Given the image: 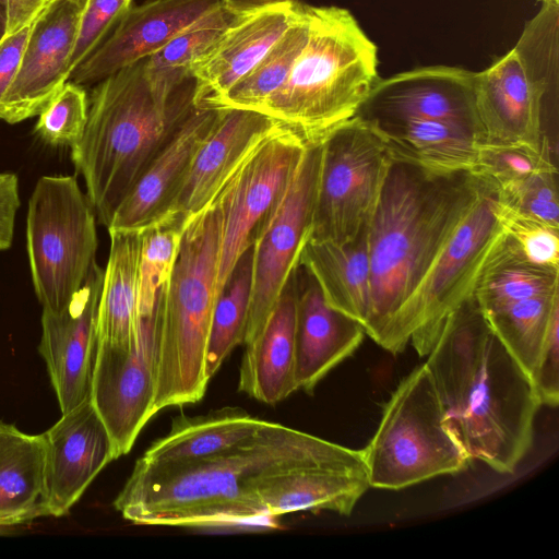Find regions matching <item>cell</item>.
<instances>
[{
    "mask_svg": "<svg viewBox=\"0 0 559 559\" xmlns=\"http://www.w3.org/2000/svg\"><path fill=\"white\" fill-rule=\"evenodd\" d=\"M219 110L197 107L115 211L109 230H141L171 207Z\"/></svg>",
    "mask_w": 559,
    "mask_h": 559,
    "instance_id": "7402d4cb",
    "label": "cell"
},
{
    "mask_svg": "<svg viewBox=\"0 0 559 559\" xmlns=\"http://www.w3.org/2000/svg\"><path fill=\"white\" fill-rule=\"evenodd\" d=\"M559 311V292L510 304L485 316L491 330L531 377L549 324Z\"/></svg>",
    "mask_w": 559,
    "mask_h": 559,
    "instance_id": "d590c367",
    "label": "cell"
},
{
    "mask_svg": "<svg viewBox=\"0 0 559 559\" xmlns=\"http://www.w3.org/2000/svg\"><path fill=\"white\" fill-rule=\"evenodd\" d=\"M218 110L169 210L187 218L211 203L249 154L281 126L258 110Z\"/></svg>",
    "mask_w": 559,
    "mask_h": 559,
    "instance_id": "ffe728a7",
    "label": "cell"
},
{
    "mask_svg": "<svg viewBox=\"0 0 559 559\" xmlns=\"http://www.w3.org/2000/svg\"><path fill=\"white\" fill-rule=\"evenodd\" d=\"M307 146L280 126L242 162L215 197L222 215L217 298L254 233L293 178Z\"/></svg>",
    "mask_w": 559,
    "mask_h": 559,
    "instance_id": "4fadbf2b",
    "label": "cell"
},
{
    "mask_svg": "<svg viewBox=\"0 0 559 559\" xmlns=\"http://www.w3.org/2000/svg\"><path fill=\"white\" fill-rule=\"evenodd\" d=\"M43 435L44 515H66L87 487L116 460L109 433L91 400L68 413Z\"/></svg>",
    "mask_w": 559,
    "mask_h": 559,
    "instance_id": "ac0fdd59",
    "label": "cell"
},
{
    "mask_svg": "<svg viewBox=\"0 0 559 559\" xmlns=\"http://www.w3.org/2000/svg\"><path fill=\"white\" fill-rule=\"evenodd\" d=\"M538 1H542V2H543L544 0H538Z\"/></svg>",
    "mask_w": 559,
    "mask_h": 559,
    "instance_id": "816d5d0a",
    "label": "cell"
},
{
    "mask_svg": "<svg viewBox=\"0 0 559 559\" xmlns=\"http://www.w3.org/2000/svg\"><path fill=\"white\" fill-rule=\"evenodd\" d=\"M27 253L43 310L62 311L95 260V212L73 176L40 177L28 202Z\"/></svg>",
    "mask_w": 559,
    "mask_h": 559,
    "instance_id": "9c48e42d",
    "label": "cell"
},
{
    "mask_svg": "<svg viewBox=\"0 0 559 559\" xmlns=\"http://www.w3.org/2000/svg\"><path fill=\"white\" fill-rule=\"evenodd\" d=\"M223 0H152L130 7L111 35L71 74V82L97 84L117 71L146 59L180 31Z\"/></svg>",
    "mask_w": 559,
    "mask_h": 559,
    "instance_id": "d6986e66",
    "label": "cell"
},
{
    "mask_svg": "<svg viewBox=\"0 0 559 559\" xmlns=\"http://www.w3.org/2000/svg\"><path fill=\"white\" fill-rule=\"evenodd\" d=\"M488 146L527 145L557 159L559 2L543 1L513 49L475 72Z\"/></svg>",
    "mask_w": 559,
    "mask_h": 559,
    "instance_id": "8992f818",
    "label": "cell"
},
{
    "mask_svg": "<svg viewBox=\"0 0 559 559\" xmlns=\"http://www.w3.org/2000/svg\"><path fill=\"white\" fill-rule=\"evenodd\" d=\"M540 405L531 377L492 331L478 377L447 420L471 460L512 474L532 445Z\"/></svg>",
    "mask_w": 559,
    "mask_h": 559,
    "instance_id": "30bf717a",
    "label": "cell"
},
{
    "mask_svg": "<svg viewBox=\"0 0 559 559\" xmlns=\"http://www.w3.org/2000/svg\"><path fill=\"white\" fill-rule=\"evenodd\" d=\"M559 292V266L533 263L506 231L476 282L474 296L488 316L526 298Z\"/></svg>",
    "mask_w": 559,
    "mask_h": 559,
    "instance_id": "1f68e13d",
    "label": "cell"
},
{
    "mask_svg": "<svg viewBox=\"0 0 559 559\" xmlns=\"http://www.w3.org/2000/svg\"><path fill=\"white\" fill-rule=\"evenodd\" d=\"M242 15L224 3L206 12L146 59L150 76L154 81L169 85H177L192 78L195 64L213 49Z\"/></svg>",
    "mask_w": 559,
    "mask_h": 559,
    "instance_id": "836d02e7",
    "label": "cell"
},
{
    "mask_svg": "<svg viewBox=\"0 0 559 559\" xmlns=\"http://www.w3.org/2000/svg\"><path fill=\"white\" fill-rule=\"evenodd\" d=\"M131 1L87 0L69 60L70 76L104 41L109 29L118 23L123 13L130 8Z\"/></svg>",
    "mask_w": 559,
    "mask_h": 559,
    "instance_id": "60d3db41",
    "label": "cell"
},
{
    "mask_svg": "<svg viewBox=\"0 0 559 559\" xmlns=\"http://www.w3.org/2000/svg\"><path fill=\"white\" fill-rule=\"evenodd\" d=\"M321 144L307 146L293 178L258 226L243 344L262 329L311 237Z\"/></svg>",
    "mask_w": 559,
    "mask_h": 559,
    "instance_id": "7c38bea8",
    "label": "cell"
},
{
    "mask_svg": "<svg viewBox=\"0 0 559 559\" xmlns=\"http://www.w3.org/2000/svg\"><path fill=\"white\" fill-rule=\"evenodd\" d=\"M556 160L527 145H480L475 169L502 187L539 171L558 169Z\"/></svg>",
    "mask_w": 559,
    "mask_h": 559,
    "instance_id": "ab89813d",
    "label": "cell"
},
{
    "mask_svg": "<svg viewBox=\"0 0 559 559\" xmlns=\"http://www.w3.org/2000/svg\"><path fill=\"white\" fill-rule=\"evenodd\" d=\"M221 238L222 215L214 199L188 219L170 277L158 293L154 415L198 403L206 392Z\"/></svg>",
    "mask_w": 559,
    "mask_h": 559,
    "instance_id": "5b68a950",
    "label": "cell"
},
{
    "mask_svg": "<svg viewBox=\"0 0 559 559\" xmlns=\"http://www.w3.org/2000/svg\"><path fill=\"white\" fill-rule=\"evenodd\" d=\"M369 225L345 242L309 238L299 264L316 280L325 302L365 329L371 305Z\"/></svg>",
    "mask_w": 559,
    "mask_h": 559,
    "instance_id": "4316f807",
    "label": "cell"
},
{
    "mask_svg": "<svg viewBox=\"0 0 559 559\" xmlns=\"http://www.w3.org/2000/svg\"><path fill=\"white\" fill-rule=\"evenodd\" d=\"M104 270L95 261L70 304L60 312L43 310L38 352L61 414L90 399L97 349V310Z\"/></svg>",
    "mask_w": 559,
    "mask_h": 559,
    "instance_id": "e0dca14e",
    "label": "cell"
},
{
    "mask_svg": "<svg viewBox=\"0 0 559 559\" xmlns=\"http://www.w3.org/2000/svg\"><path fill=\"white\" fill-rule=\"evenodd\" d=\"M498 202L507 212L559 228L558 169L498 187Z\"/></svg>",
    "mask_w": 559,
    "mask_h": 559,
    "instance_id": "74e56055",
    "label": "cell"
},
{
    "mask_svg": "<svg viewBox=\"0 0 559 559\" xmlns=\"http://www.w3.org/2000/svg\"><path fill=\"white\" fill-rule=\"evenodd\" d=\"M87 0H51L35 19L15 78L0 102V120L39 115L69 81V60Z\"/></svg>",
    "mask_w": 559,
    "mask_h": 559,
    "instance_id": "2e32d148",
    "label": "cell"
},
{
    "mask_svg": "<svg viewBox=\"0 0 559 559\" xmlns=\"http://www.w3.org/2000/svg\"><path fill=\"white\" fill-rule=\"evenodd\" d=\"M369 124L380 133L391 157L438 169H475L481 142L466 129L425 119Z\"/></svg>",
    "mask_w": 559,
    "mask_h": 559,
    "instance_id": "4dcf8cb0",
    "label": "cell"
},
{
    "mask_svg": "<svg viewBox=\"0 0 559 559\" xmlns=\"http://www.w3.org/2000/svg\"><path fill=\"white\" fill-rule=\"evenodd\" d=\"M19 179L15 174L0 173V251L11 247L15 215L20 207Z\"/></svg>",
    "mask_w": 559,
    "mask_h": 559,
    "instance_id": "ee69618b",
    "label": "cell"
},
{
    "mask_svg": "<svg viewBox=\"0 0 559 559\" xmlns=\"http://www.w3.org/2000/svg\"><path fill=\"white\" fill-rule=\"evenodd\" d=\"M491 333L474 294L444 318L425 365L448 417L457 413L478 377Z\"/></svg>",
    "mask_w": 559,
    "mask_h": 559,
    "instance_id": "484cf974",
    "label": "cell"
},
{
    "mask_svg": "<svg viewBox=\"0 0 559 559\" xmlns=\"http://www.w3.org/2000/svg\"><path fill=\"white\" fill-rule=\"evenodd\" d=\"M298 1L243 14L192 70L194 103L213 109L216 102L248 74L296 19Z\"/></svg>",
    "mask_w": 559,
    "mask_h": 559,
    "instance_id": "44dd1931",
    "label": "cell"
},
{
    "mask_svg": "<svg viewBox=\"0 0 559 559\" xmlns=\"http://www.w3.org/2000/svg\"><path fill=\"white\" fill-rule=\"evenodd\" d=\"M355 117L368 123L405 119L444 121L468 130L484 144L475 72L462 68L423 67L379 79Z\"/></svg>",
    "mask_w": 559,
    "mask_h": 559,
    "instance_id": "9a60e30c",
    "label": "cell"
},
{
    "mask_svg": "<svg viewBox=\"0 0 559 559\" xmlns=\"http://www.w3.org/2000/svg\"><path fill=\"white\" fill-rule=\"evenodd\" d=\"M7 34V0H0V41Z\"/></svg>",
    "mask_w": 559,
    "mask_h": 559,
    "instance_id": "c3c4849f",
    "label": "cell"
},
{
    "mask_svg": "<svg viewBox=\"0 0 559 559\" xmlns=\"http://www.w3.org/2000/svg\"><path fill=\"white\" fill-rule=\"evenodd\" d=\"M499 205V202H498ZM499 213L506 231L533 263L559 266V228L504 211Z\"/></svg>",
    "mask_w": 559,
    "mask_h": 559,
    "instance_id": "b9f144b4",
    "label": "cell"
},
{
    "mask_svg": "<svg viewBox=\"0 0 559 559\" xmlns=\"http://www.w3.org/2000/svg\"><path fill=\"white\" fill-rule=\"evenodd\" d=\"M289 1L297 0H223V3L236 13L242 15L265 7Z\"/></svg>",
    "mask_w": 559,
    "mask_h": 559,
    "instance_id": "7dc6e473",
    "label": "cell"
},
{
    "mask_svg": "<svg viewBox=\"0 0 559 559\" xmlns=\"http://www.w3.org/2000/svg\"><path fill=\"white\" fill-rule=\"evenodd\" d=\"M369 487L366 465H301L263 476L253 497L267 523L298 511L349 515Z\"/></svg>",
    "mask_w": 559,
    "mask_h": 559,
    "instance_id": "603a6c76",
    "label": "cell"
},
{
    "mask_svg": "<svg viewBox=\"0 0 559 559\" xmlns=\"http://www.w3.org/2000/svg\"><path fill=\"white\" fill-rule=\"evenodd\" d=\"M261 421L243 408L230 406L198 416L180 415L140 459L154 464L209 459L243 441Z\"/></svg>",
    "mask_w": 559,
    "mask_h": 559,
    "instance_id": "f1b7e54d",
    "label": "cell"
},
{
    "mask_svg": "<svg viewBox=\"0 0 559 559\" xmlns=\"http://www.w3.org/2000/svg\"><path fill=\"white\" fill-rule=\"evenodd\" d=\"M492 182L476 169L391 157L368 228L371 305L365 332L381 347L400 308Z\"/></svg>",
    "mask_w": 559,
    "mask_h": 559,
    "instance_id": "7a4b0ae2",
    "label": "cell"
},
{
    "mask_svg": "<svg viewBox=\"0 0 559 559\" xmlns=\"http://www.w3.org/2000/svg\"><path fill=\"white\" fill-rule=\"evenodd\" d=\"M188 219L169 211L141 229L136 318L155 312L158 293L170 277Z\"/></svg>",
    "mask_w": 559,
    "mask_h": 559,
    "instance_id": "8d00e7d4",
    "label": "cell"
},
{
    "mask_svg": "<svg viewBox=\"0 0 559 559\" xmlns=\"http://www.w3.org/2000/svg\"><path fill=\"white\" fill-rule=\"evenodd\" d=\"M447 418L424 362L393 391L361 450L370 487L399 490L464 471L471 459Z\"/></svg>",
    "mask_w": 559,
    "mask_h": 559,
    "instance_id": "52a82bcc",
    "label": "cell"
},
{
    "mask_svg": "<svg viewBox=\"0 0 559 559\" xmlns=\"http://www.w3.org/2000/svg\"><path fill=\"white\" fill-rule=\"evenodd\" d=\"M156 314L138 318L130 354L98 347L90 400L112 442L115 457L128 454L154 416Z\"/></svg>",
    "mask_w": 559,
    "mask_h": 559,
    "instance_id": "5bb4252c",
    "label": "cell"
},
{
    "mask_svg": "<svg viewBox=\"0 0 559 559\" xmlns=\"http://www.w3.org/2000/svg\"><path fill=\"white\" fill-rule=\"evenodd\" d=\"M309 37L307 5L254 68L231 86L213 109L259 110L285 83Z\"/></svg>",
    "mask_w": 559,
    "mask_h": 559,
    "instance_id": "d6a6232c",
    "label": "cell"
},
{
    "mask_svg": "<svg viewBox=\"0 0 559 559\" xmlns=\"http://www.w3.org/2000/svg\"><path fill=\"white\" fill-rule=\"evenodd\" d=\"M307 44L285 83L258 111L313 146L355 117L380 78L377 45L348 10L307 5Z\"/></svg>",
    "mask_w": 559,
    "mask_h": 559,
    "instance_id": "277c9868",
    "label": "cell"
},
{
    "mask_svg": "<svg viewBox=\"0 0 559 559\" xmlns=\"http://www.w3.org/2000/svg\"><path fill=\"white\" fill-rule=\"evenodd\" d=\"M544 1H556V2H559V0H544Z\"/></svg>",
    "mask_w": 559,
    "mask_h": 559,
    "instance_id": "681fc988",
    "label": "cell"
},
{
    "mask_svg": "<svg viewBox=\"0 0 559 559\" xmlns=\"http://www.w3.org/2000/svg\"><path fill=\"white\" fill-rule=\"evenodd\" d=\"M146 59L96 84L83 135L71 146L90 203L106 227L150 163L197 108L193 76L177 85L154 81Z\"/></svg>",
    "mask_w": 559,
    "mask_h": 559,
    "instance_id": "3957f363",
    "label": "cell"
},
{
    "mask_svg": "<svg viewBox=\"0 0 559 559\" xmlns=\"http://www.w3.org/2000/svg\"><path fill=\"white\" fill-rule=\"evenodd\" d=\"M391 163L380 133L354 117L321 143L311 238L345 242L369 225Z\"/></svg>",
    "mask_w": 559,
    "mask_h": 559,
    "instance_id": "8fae6325",
    "label": "cell"
},
{
    "mask_svg": "<svg viewBox=\"0 0 559 559\" xmlns=\"http://www.w3.org/2000/svg\"><path fill=\"white\" fill-rule=\"evenodd\" d=\"M51 0H7V34H13L34 22Z\"/></svg>",
    "mask_w": 559,
    "mask_h": 559,
    "instance_id": "bcb514c9",
    "label": "cell"
},
{
    "mask_svg": "<svg viewBox=\"0 0 559 559\" xmlns=\"http://www.w3.org/2000/svg\"><path fill=\"white\" fill-rule=\"evenodd\" d=\"M2 527H5V526H0V532H1V528H2Z\"/></svg>",
    "mask_w": 559,
    "mask_h": 559,
    "instance_id": "f907efd6",
    "label": "cell"
},
{
    "mask_svg": "<svg viewBox=\"0 0 559 559\" xmlns=\"http://www.w3.org/2000/svg\"><path fill=\"white\" fill-rule=\"evenodd\" d=\"M559 311L549 324L536 366L531 376L542 405L555 407L559 402Z\"/></svg>",
    "mask_w": 559,
    "mask_h": 559,
    "instance_id": "7bdbcfd3",
    "label": "cell"
},
{
    "mask_svg": "<svg viewBox=\"0 0 559 559\" xmlns=\"http://www.w3.org/2000/svg\"><path fill=\"white\" fill-rule=\"evenodd\" d=\"M361 463L360 450L262 419L243 441L209 459L174 464L139 459L114 507L138 525L259 524L264 521L253 488L263 476L301 465Z\"/></svg>",
    "mask_w": 559,
    "mask_h": 559,
    "instance_id": "6da1fadb",
    "label": "cell"
},
{
    "mask_svg": "<svg viewBox=\"0 0 559 559\" xmlns=\"http://www.w3.org/2000/svg\"><path fill=\"white\" fill-rule=\"evenodd\" d=\"M45 443L0 421V526L44 515Z\"/></svg>",
    "mask_w": 559,
    "mask_h": 559,
    "instance_id": "f546056e",
    "label": "cell"
},
{
    "mask_svg": "<svg viewBox=\"0 0 559 559\" xmlns=\"http://www.w3.org/2000/svg\"><path fill=\"white\" fill-rule=\"evenodd\" d=\"M298 267L259 333L246 343L239 367L238 390L275 405L296 390V319Z\"/></svg>",
    "mask_w": 559,
    "mask_h": 559,
    "instance_id": "d4e9b609",
    "label": "cell"
},
{
    "mask_svg": "<svg viewBox=\"0 0 559 559\" xmlns=\"http://www.w3.org/2000/svg\"><path fill=\"white\" fill-rule=\"evenodd\" d=\"M506 228L492 182L393 319L384 349L396 354L408 343L427 356L444 318L474 294L476 282Z\"/></svg>",
    "mask_w": 559,
    "mask_h": 559,
    "instance_id": "ba28073f",
    "label": "cell"
},
{
    "mask_svg": "<svg viewBox=\"0 0 559 559\" xmlns=\"http://www.w3.org/2000/svg\"><path fill=\"white\" fill-rule=\"evenodd\" d=\"M87 115L84 86L68 81L38 115L35 132L50 145L73 146L83 135Z\"/></svg>",
    "mask_w": 559,
    "mask_h": 559,
    "instance_id": "f35d334b",
    "label": "cell"
},
{
    "mask_svg": "<svg viewBox=\"0 0 559 559\" xmlns=\"http://www.w3.org/2000/svg\"><path fill=\"white\" fill-rule=\"evenodd\" d=\"M110 250L97 310V346L130 354L136 329L141 230H109Z\"/></svg>",
    "mask_w": 559,
    "mask_h": 559,
    "instance_id": "83f0119b",
    "label": "cell"
},
{
    "mask_svg": "<svg viewBox=\"0 0 559 559\" xmlns=\"http://www.w3.org/2000/svg\"><path fill=\"white\" fill-rule=\"evenodd\" d=\"M295 386L311 394L317 384L362 342L364 326L331 308L312 275L298 265Z\"/></svg>",
    "mask_w": 559,
    "mask_h": 559,
    "instance_id": "cb8c5ba5",
    "label": "cell"
},
{
    "mask_svg": "<svg viewBox=\"0 0 559 559\" xmlns=\"http://www.w3.org/2000/svg\"><path fill=\"white\" fill-rule=\"evenodd\" d=\"M33 23L0 41V102L17 73Z\"/></svg>",
    "mask_w": 559,
    "mask_h": 559,
    "instance_id": "f6af8a7d",
    "label": "cell"
},
{
    "mask_svg": "<svg viewBox=\"0 0 559 559\" xmlns=\"http://www.w3.org/2000/svg\"><path fill=\"white\" fill-rule=\"evenodd\" d=\"M252 257L251 243L238 259L215 302L205 356L209 379L235 347L243 343L251 294Z\"/></svg>",
    "mask_w": 559,
    "mask_h": 559,
    "instance_id": "e575fe53",
    "label": "cell"
}]
</instances>
